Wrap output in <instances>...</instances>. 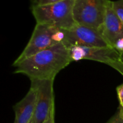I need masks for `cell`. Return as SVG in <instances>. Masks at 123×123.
<instances>
[{"instance_id":"cell-19","label":"cell","mask_w":123,"mask_h":123,"mask_svg":"<svg viewBox=\"0 0 123 123\" xmlns=\"http://www.w3.org/2000/svg\"><path fill=\"white\" fill-rule=\"evenodd\" d=\"M28 123H34V121H32V120L31 121H30V122H29Z\"/></svg>"},{"instance_id":"cell-13","label":"cell","mask_w":123,"mask_h":123,"mask_svg":"<svg viewBox=\"0 0 123 123\" xmlns=\"http://www.w3.org/2000/svg\"><path fill=\"white\" fill-rule=\"evenodd\" d=\"M109 66H111V67H112L113 68L116 70L117 71V72H118L120 74H122V76H123V60L122 61H118V62L111 64L109 65Z\"/></svg>"},{"instance_id":"cell-2","label":"cell","mask_w":123,"mask_h":123,"mask_svg":"<svg viewBox=\"0 0 123 123\" xmlns=\"http://www.w3.org/2000/svg\"><path fill=\"white\" fill-rule=\"evenodd\" d=\"M75 0H63L43 6H32V13L37 24L53 25L70 30L76 24L73 17Z\"/></svg>"},{"instance_id":"cell-7","label":"cell","mask_w":123,"mask_h":123,"mask_svg":"<svg viewBox=\"0 0 123 123\" xmlns=\"http://www.w3.org/2000/svg\"><path fill=\"white\" fill-rule=\"evenodd\" d=\"M31 85L37 90V102L32 121L34 123H43L55 102L54 93V80H31Z\"/></svg>"},{"instance_id":"cell-6","label":"cell","mask_w":123,"mask_h":123,"mask_svg":"<svg viewBox=\"0 0 123 123\" xmlns=\"http://www.w3.org/2000/svg\"><path fill=\"white\" fill-rule=\"evenodd\" d=\"M68 49L72 62L82 60H89L109 66L111 64L123 60L121 54L111 46L87 47L73 46L70 47Z\"/></svg>"},{"instance_id":"cell-11","label":"cell","mask_w":123,"mask_h":123,"mask_svg":"<svg viewBox=\"0 0 123 123\" xmlns=\"http://www.w3.org/2000/svg\"><path fill=\"white\" fill-rule=\"evenodd\" d=\"M32 6H43V5L50 4L60 2L63 0H31Z\"/></svg>"},{"instance_id":"cell-17","label":"cell","mask_w":123,"mask_h":123,"mask_svg":"<svg viewBox=\"0 0 123 123\" xmlns=\"http://www.w3.org/2000/svg\"><path fill=\"white\" fill-rule=\"evenodd\" d=\"M118 113L120 117H121L123 120V107L120 106V108H119V109H118Z\"/></svg>"},{"instance_id":"cell-18","label":"cell","mask_w":123,"mask_h":123,"mask_svg":"<svg viewBox=\"0 0 123 123\" xmlns=\"http://www.w3.org/2000/svg\"><path fill=\"white\" fill-rule=\"evenodd\" d=\"M121 57H122V60H123V53H121Z\"/></svg>"},{"instance_id":"cell-14","label":"cell","mask_w":123,"mask_h":123,"mask_svg":"<svg viewBox=\"0 0 123 123\" xmlns=\"http://www.w3.org/2000/svg\"><path fill=\"white\" fill-rule=\"evenodd\" d=\"M118 98L120 106L123 107V83L117 88Z\"/></svg>"},{"instance_id":"cell-8","label":"cell","mask_w":123,"mask_h":123,"mask_svg":"<svg viewBox=\"0 0 123 123\" xmlns=\"http://www.w3.org/2000/svg\"><path fill=\"white\" fill-rule=\"evenodd\" d=\"M100 32L108 44L113 48L117 40L123 38V24L114 12L112 1L107 8Z\"/></svg>"},{"instance_id":"cell-5","label":"cell","mask_w":123,"mask_h":123,"mask_svg":"<svg viewBox=\"0 0 123 123\" xmlns=\"http://www.w3.org/2000/svg\"><path fill=\"white\" fill-rule=\"evenodd\" d=\"M63 44L69 48L73 46L87 47H108L100 31L92 28L76 24L70 30H65Z\"/></svg>"},{"instance_id":"cell-16","label":"cell","mask_w":123,"mask_h":123,"mask_svg":"<svg viewBox=\"0 0 123 123\" xmlns=\"http://www.w3.org/2000/svg\"><path fill=\"white\" fill-rule=\"evenodd\" d=\"M106 123H123V120L120 117L118 113L117 112Z\"/></svg>"},{"instance_id":"cell-9","label":"cell","mask_w":123,"mask_h":123,"mask_svg":"<svg viewBox=\"0 0 123 123\" xmlns=\"http://www.w3.org/2000/svg\"><path fill=\"white\" fill-rule=\"evenodd\" d=\"M37 102V90L31 85L25 97L13 107L15 118L14 123H28L32 120L35 113Z\"/></svg>"},{"instance_id":"cell-4","label":"cell","mask_w":123,"mask_h":123,"mask_svg":"<svg viewBox=\"0 0 123 123\" xmlns=\"http://www.w3.org/2000/svg\"><path fill=\"white\" fill-rule=\"evenodd\" d=\"M110 0H75L73 17L76 23L100 31Z\"/></svg>"},{"instance_id":"cell-10","label":"cell","mask_w":123,"mask_h":123,"mask_svg":"<svg viewBox=\"0 0 123 123\" xmlns=\"http://www.w3.org/2000/svg\"><path fill=\"white\" fill-rule=\"evenodd\" d=\"M112 6L114 12L123 24V0L112 1Z\"/></svg>"},{"instance_id":"cell-15","label":"cell","mask_w":123,"mask_h":123,"mask_svg":"<svg viewBox=\"0 0 123 123\" xmlns=\"http://www.w3.org/2000/svg\"><path fill=\"white\" fill-rule=\"evenodd\" d=\"M114 48L120 54L123 52V38H121L117 40L114 44Z\"/></svg>"},{"instance_id":"cell-3","label":"cell","mask_w":123,"mask_h":123,"mask_svg":"<svg viewBox=\"0 0 123 123\" xmlns=\"http://www.w3.org/2000/svg\"><path fill=\"white\" fill-rule=\"evenodd\" d=\"M65 36V30L48 24H37L27 45L13 66L42 50L63 43Z\"/></svg>"},{"instance_id":"cell-12","label":"cell","mask_w":123,"mask_h":123,"mask_svg":"<svg viewBox=\"0 0 123 123\" xmlns=\"http://www.w3.org/2000/svg\"><path fill=\"white\" fill-rule=\"evenodd\" d=\"M55 102L53 103L52 105L51 109L49 112V115H48L46 118L43 123H55Z\"/></svg>"},{"instance_id":"cell-1","label":"cell","mask_w":123,"mask_h":123,"mask_svg":"<svg viewBox=\"0 0 123 123\" xmlns=\"http://www.w3.org/2000/svg\"><path fill=\"white\" fill-rule=\"evenodd\" d=\"M72 62L69 49L62 43L40 52L19 63L14 73L25 74L31 80H54L56 74Z\"/></svg>"}]
</instances>
